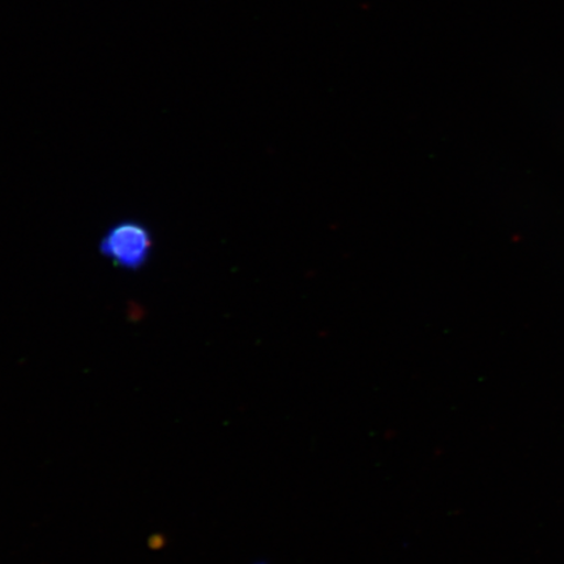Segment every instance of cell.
Returning a JSON list of instances; mask_svg holds the SVG:
<instances>
[{"mask_svg":"<svg viewBox=\"0 0 564 564\" xmlns=\"http://www.w3.org/2000/svg\"><path fill=\"white\" fill-rule=\"evenodd\" d=\"M154 249L153 236L143 223L118 221L104 232L98 245L101 256L124 271H140L150 262Z\"/></svg>","mask_w":564,"mask_h":564,"instance_id":"6da1fadb","label":"cell"}]
</instances>
